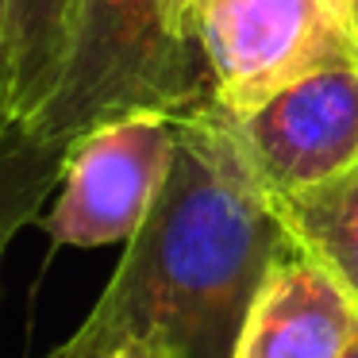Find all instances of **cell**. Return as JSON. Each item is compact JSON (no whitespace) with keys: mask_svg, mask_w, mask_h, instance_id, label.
Returning <instances> with one entry per match:
<instances>
[{"mask_svg":"<svg viewBox=\"0 0 358 358\" xmlns=\"http://www.w3.org/2000/svg\"><path fill=\"white\" fill-rule=\"evenodd\" d=\"M293 247L235 116L208 101L178 116L155 208L85 324L47 358H108L139 335L173 343L181 358H235L255 296Z\"/></svg>","mask_w":358,"mask_h":358,"instance_id":"6da1fadb","label":"cell"},{"mask_svg":"<svg viewBox=\"0 0 358 358\" xmlns=\"http://www.w3.org/2000/svg\"><path fill=\"white\" fill-rule=\"evenodd\" d=\"M212 101L196 0H81L50 101L8 143L66 166L81 135L139 112L185 116Z\"/></svg>","mask_w":358,"mask_h":358,"instance_id":"7a4b0ae2","label":"cell"},{"mask_svg":"<svg viewBox=\"0 0 358 358\" xmlns=\"http://www.w3.org/2000/svg\"><path fill=\"white\" fill-rule=\"evenodd\" d=\"M212 101L231 116L327 66L358 62L331 0H196Z\"/></svg>","mask_w":358,"mask_h":358,"instance_id":"3957f363","label":"cell"},{"mask_svg":"<svg viewBox=\"0 0 358 358\" xmlns=\"http://www.w3.org/2000/svg\"><path fill=\"white\" fill-rule=\"evenodd\" d=\"M178 147V116L139 112L70 143L62 193L43 220L55 247L127 243L150 216Z\"/></svg>","mask_w":358,"mask_h":358,"instance_id":"277c9868","label":"cell"},{"mask_svg":"<svg viewBox=\"0 0 358 358\" xmlns=\"http://www.w3.org/2000/svg\"><path fill=\"white\" fill-rule=\"evenodd\" d=\"M235 124L273 196L324 185L358 166V62L308 73Z\"/></svg>","mask_w":358,"mask_h":358,"instance_id":"5b68a950","label":"cell"},{"mask_svg":"<svg viewBox=\"0 0 358 358\" xmlns=\"http://www.w3.org/2000/svg\"><path fill=\"white\" fill-rule=\"evenodd\" d=\"M358 343V301L335 273L293 247L270 270L235 358H339Z\"/></svg>","mask_w":358,"mask_h":358,"instance_id":"8992f818","label":"cell"},{"mask_svg":"<svg viewBox=\"0 0 358 358\" xmlns=\"http://www.w3.org/2000/svg\"><path fill=\"white\" fill-rule=\"evenodd\" d=\"M81 0H0V112L24 127L50 101L73 43Z\"/></svg>","mask_w":358,"mask_h":358,"instance_id":"52a82bcc","label":"cell"},{"mask_svg":"<svg viewBox=\"0 0 358 358\" xmlns=\"http://www.w3.org/2000/svg\"><path fill=\"white\" fill-rule=\"evenodd\" d=\"M293 243L358 301V166L304 193L278 196Z\"/></svg>","mask_w":358,"mask_h":358,"instance_id":"ba28073f","label":"cell"},{"mask_svg":"<svg viewBox=\"0 0 358 358\" xmlns=\"http://www.w3.org/2000/svg\"><path fill=\"white\" fill-rule=\"evenodd\" d=\"M108 358H181V350L173 343L158 339V335H139V339L120 343Z\"/></svg>","mask_w":358,"mask_h":358,"instance_id":"9c48e42d","label":"cell"},{"mask_svg":"<svg viewBox=\"0 0 358 358\" xmlns=\"http://www.w3.org/2000/svg\"><path fill=\"white\" fill-rule=\"evenodd\" d=\"M335 8H339V20H343V27H347L350 43L358 50V0H335Z\"/></svg>","mask_w":358,"mask_h":358,"instance_id":"30bf717a","label":"cell"},{"mask_svg":"<svg viewBox=\"0 0 358 358\" xmlns=\"http://www.w3.org/2000/svg\"><path fill=\"white\" fill-rule=\"evenodd\" d=\"M339 358H358V343H355V347L347 350V355H339Z\"/></svg>","mask_w":358,"mask_h":358,"instance_id":"8fae6325","label":"cell"}]
</instances>
